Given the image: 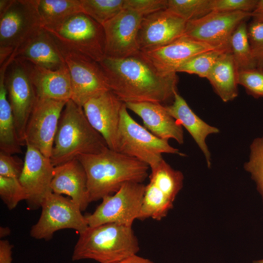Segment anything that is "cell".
Returning <instances> with one entry per match:
<instances>
[{
    "label": "cell",
    "mask_w": 263,
    "mask_h": 263,
    "mask_svg": "<svg viewBox=\"0 0 263 263\" xmlns=\"http://www.w3.org/2000/svg\"><path fill=\"white\" fill-rule=\"evenodd\" d=\"M237 82L247 92L255 98L263 97V68L239 70Z\"/></svg>",
    "instance_id": "cell-35"
},
{
    "label": "cell",
    "mask_w": 263,
    "mask_h": 263,
    "mask_svg": "<svg viewBox=\"0 0 263 263\" xmlns=\"http://www.w3.org/2000/svg\"><path fill=\"white\" fill-rule=\"evenodd\" d=\"M38 0H10L0 11V64L42 28Z\"/></svg>",
    "instance_id": "cell-6"
},
{
    "label": "cell",
    "mask_w": 263,
    "mask_h": 263,
    "mask_svg": "<svg viewBox=\"0 0 263 263\" xmlns=\"http://www.w3.org/2000/svg\"><path fill=\"white\" fill-rule=\"evenodd\" d=\"M72 86L71 99L80 107L90 99L110 91L99 64L74 55L63 56Z\"/></svg>",
    "instance_id": "cell-15"
},
{
    "label": "cell",
    "mask_w": 263,
    "mask_h": 263,
    "mask_svg": "<svg viewBox=\"0 0 263 263\" xmlns=\"http://www.w3.org/2000/svg\"><path fill=\"white\" fill-rule=\"evenodd\" d=\"M229 45L238 70L257 67V63L251 50L245 21L240 23L233 32Z\"/></svg>",
    "instance_id": "cell-29"
},
{
    "label": "cell",
    "mask_w": 263,
    "mask_h": 263,
    "mask_svg": "<svg viewBox=\"0 0 263 263\" xmlns=\"http://www.w3.org/2000/svg\"><path fill=\"white\" fill-rule=\"evenodd\" d=\"M108 148L104 138L89 122L83 108L69 100L62 111L55 137L50 157L54 166Z\"/></svg>",
    "instance_id": "cell-3"
},
{
    "label": "cell",
    "mask_w": 263,
    "mask_h": 263,
    "mask_svg": "<svg viewBox=\"0 0 263 263\" xmlns=\"http://www.w3.org/2000/svg\"><path fill=\"white\" fill-rule=\"evenodd\" d=\"M23 166L19 157L0 151V176L19 179Z\"/></svg>",
    "instance_id": "cell-39"
},
{
    "label": "cell",
    "mask_w": 263,
    "mask_h": 263,
    "mask_svg": "<svg viewBox=\"0 0 263 263\" xmlns=\"http://www.w3.org/2000/svg\"><path fill=\"white\" fill-rule=\"evenodd\" d=\"M230 49L218 48L199 54L181 65L177 72L195 74L200 77L207 78L221 55Z\"/></svg>",
    "instance_id": "cell-32"
},
{
    "label": "cell",
    "mask_w": 263,
    "mask_h": 263,
    "mask_svg": "<svg viewBox=\"0 0 263 263\" xmlns=\"http://www.w3.org/2000/svg\"><path fill=\"white\" fill-rule=\"evenodd\" d=\"M173 98L172 104L165 106L166 109L176 121L189 132L203 152L207 166L210 168L211 154L206 139L209 134L218 133L219 130L209 125L198 116L177 91Z\"/></svg>",
    "instance_id": "cell-23"
},
{
    "label": "cell",
    "mask_w": 263,
    "mask_h": 263,
    "mask_svg": "<svg viewBox=\"0 0 263 263\" xmlns=\"http://www.w3.org/2000/svg\"><path fill=\"white\" fill-rule=\"evenodd\" d=\"M145 187L143 183L127 182L114 193L103 197L93 213L84 215L88 226L107 223L132 226L138 219Z\"/></svg>",
    "instance_id": "cell-8"
},
{
    "label": "cell",
    "mask_w": 263,
    "mask_h": 263,
    "mask_svg": "<svg viewBox=\"0 0 263 263\" xmlns=\"http://www.w3.org/2000/svg\"><path fill=\"white\" fill-rule=\"evenodd\" d=\"M20 61L27 70L38 97L62 101L71 99V78L66 64L57 70H51L28 61Z\"/></svg>",
    "instance_id": "cell-19"
},
{
    "label": "cell",
    "mask_w": 263,
    "mask_h": 263,
    "mask_svg": "<svg viewBox=\"0 0 263 263\" xmlns=\"http://www.w3.org/2000/svg\"><path fill=\"white\" fill-rule=\"evenodd\" d=\"M10 234V229L7 227L1 226L0 228V237L3 238Z\"/></svg>",
    "instance_id": "cell-43"
},
{
    "label": "cell",
    "mask_w": 263,
    "mask_h": 263,
    "mask_svg": "<svg viewBox=\"0 0 263 263\" xmlns=\"http://www.w3.org/2000/svg\"><path fill=\"white\" fill-rule=\"evenodd\" d=\"M124 103L117 138L116 151L147 164L150 168L163 158L164 153L186 156L138 124L130 115Z\"/></svg>",
    "instance_id": "cell-7"
},
{
    "label": "cell",
    "mask_w": 263,
    "mask_h": 263,
    "mask_svg": "<svg viewBox=\"0 0 263 263\" xmlns=\"http://www.w3.org/2000/svg\"><path fill=\"white\" fill-rule=\"evenodd\" d=\"M238 71L230 49L221 55L207 77L225 102L233 100L238 95Z\"/></svg>",
    "instance_id": "cell-24"
},
{
    "label": "cell",
    "mask_w": 263,
    "mask_h": 263,
    "mask_svg": "<svg viewBox=\"0 0 263 263\" xmlns=\"http://www.w3.org/2000/svg\"><path fill=\"white\" fill-rule=\"evenodd\" d=\"M124 0H80L83 12L102 26L123 10Z\"/></svg>",
    "instance_id": "cell-30"
},
{
    "label": "cell",
    "mask_w": 263,
    "mask_h": 263,
    "mask_svg": "<svg viewBox=\"0 0 263 263\" xmlns=\"http://www.w3.org/2000/svg\"><path fill=\"white\" fill-rule=\"evenodd\" d=\"M98 63L110 90L124 103H161L177 91L176 73L160 72L141 52L122 58L105 56Z\"/></svg>",
    "instance_id": "cell-1"
},
{
    "label": "cell",
    "mask_w": 263,
    "mask_h": 263,
    "mask_svg": "<svg viewBox=\"0 0 263 263\" xmlns=\"http://www.w3.org/2000/svg\"><path fill=\"white\" fill-rule=\"evenodd\" d=\"M115 263H154L150 259L138 256L137 254L130 256Z\"/></svg>",
    "instance_id": "cell-41"
},
{
    "label": "cell",
    "mask_w": 263,
    "mask_h": 263,
    "mask_svg": "<svg viewBox=\"0 0 263 263\" xmlns=\"http://www.w3.org/2000/svg\"><path fill=\"white\" fill-rule=\"evenodd\" d=\"M43 28L63 56H76L97 62L105 56L103 27L84 12L74 14L54 26Z\"/></svg>",
    "instance_id": "cell-5"
},
{
    "label": "cell",
    "mask_w": 263,
    "mask_h": 263,
    "mask_svg": "<svg viewBox=\"0 0 263 263\" xmlns=\"http://www.w3.org/2000/svg\"><path fill=\"white\" fill-rule=\"evenodd\" d=\"M9 65L6 61L0 68V150L13 155L21 152L22 145L17 134L5 84V74Z\"/></svg>",
    "instance_id": "cell-25"
},
{
    "label": "cell",
    "mask_w": 263,
    "mask_h": 263,
    "mask_svg": "<svg viewBox=\"0 0 263 263\" xmlns=\"http://www.w3.org/2000/svg\"><path fill=\"white\" fill-rule=\"evenodd\" d=\"M168 0H124L123 9L134 11L143 17L167 8Z\"/></svg>",
    "instance_id": "cell-38"
},
{
    "label": "cell",
    "mask_w": 263,
    "mask_h": 263,
    "mask_svg": "<svg viewBox=\"0 0 263 263\" xmlns=\"http://www.w3.org/2000/svg\"><path fill=\"white\" fill-rule=\"evenodd\" d=\"M173 202L149 181L145 187L138 219L143 220L151 218L160 221L165 217L172 209Z\"/></svg>",
    "instance_id": "cell-27"
},
{
    "label": "cell",
    "mask_w": 263,
    "mask_h": 263,
    "mask_svg": "<svg viewBox=\"0 0 263 263\" xmlns=\"http://www.w3.org/2000/svg\"><path fill=\"white\" fill-rule=\"evenodd\" d=\"M11 55L14 60L28 61L51 70H57L66 65L59 49L43 28Z\"/></svg>",
    "instance_id": "cell-22"
},
{
    "label": "cell",
    "mask_w": 263,
    "mask_h": 263,
    "mask_svg": "<svg viewBox=\"0 0 263 263\" xmlns=\"http://www.w3.org/2000/svg\"><path fill=\"white\" fill-rule=\"evenodd\" d=\"M247 35L257 67L263 68V22L253 20L247 27Z\"/></svg>",
    "instance_id": "cell-36"
},
{
    "label": "cell",
    "mask_w": 263,
    "mask_h": 263,
    "mask_svg": "<svg viewBox=\"0 0 263 263\" xmlns=\"http://www.w3.org/2000/svg\"><path fill=\"white\" fill-rule=\"evenodd\" d=\"M253 20L263 22V0H258L254 10L252 12Z\"/></svg>",
    "instance_id": "cell-42"
},
{
    "label": "cell",
    "mask_w": 263,
    "mask_h": 263,
    "mask_svg": "<svg viewBox=\"0 0 263 263\" xmlns=\"http://www.w3.org/2000/svg\"><path fill=\"white\" fill-rule=\"evenodd\" d=\"M123 104L112 92L108 91L90 99L82 107L91 125L102 136L108 148L115 151Z\"/></svg>",
    "instance_id": "cell-17"
},
{
    "label": "cell",
    "mask_w": 263,
    "mask_h": 263,
    "mask_svg": "<svg viewBox=\"0 0 263 263\" xmlns=\"http://www.w3.org/2000/svg\"><path fill=\"white\" fill-rule=\"evenodd\" d=\"M67 101L38 97L26 127L25 145L50 158L59 118Z\"/></svg>",
    "instance_id": "cell-10"
},
{
    "label": "cell",
    "mask_w": 263,
    "mask_h": 263,
    "mask_svg": "<svg viewBox=\"0 0 263 263\" xmlns=\"http://www.w3.org/2000/svg\"><path fill=\"white\" fill-rule=\"evenodd\" d=\"M24 166L19 180L27 194L26 200L30 209L41 207L52 192L51 183L55 167L50 158L35 147L27 144Z\"/></svg>",
    "instance_id": "cell-14"
},
{
    "label": "cell",
    "mask_w": 263,
    "mask_h": 263,
    "mask_svg": "<svg viewBox=\"0 0 263 263\" xmlns=\"http://www.w3.org/2000/svg\"><path fill=\"white\" fill-rule=\"evenodd\" d=\"M258 0H211L212 12H232L242 11L252 13Z\"/></svg>",
    "instance_id": "cell-37"
},
{
    "label": "cell",
    "mask_w": 263,
    "mask_h": 263,
    "mask_svg": "<svg viewBox=\"0 0 263 263\" xmlns=\"http://www.w3.org/2000/svg\"><path fill=\"white\" fill-rule=\"evenodd\" d=\"M253 263H263V259L259 260L254 261Z\"/></svg>",
    "instance_id": "cell-44"
},
{
    "label": "cell",
    "mask_w": 263,
    "mask_h": 263,
    "mask_svg": "<svg viewBox=\"0 0 263 263\" xmlns=\"http://www.w3.org/2000/svg\"><path fill=\"white\" fill-rule=\"evenodd\" d=\"M5 74V84L16 128L21 145H25L26 127L38 97L22 61L13 60Z\"/></svg>",
    "instance_id": "cell-11"
},
{
    "label": "cell",
    "mask_w": 263,
    "mask_h": 263,
    "mask_svg": "<svg viewBox=\"0 0 263 263\" xmlns=\"http://www.w3.org/2000/svg\"><path fill=\"white\" fill-rule=\"evenodd\" d=\"M77 158L86 173L90 203L114 193L126 183H142L148 176L147 164L109 148Z\"/></svg>",
    "instance_id": "cell-2"
},
{
    "label": "cell",
    "mask_w": 263,
    "mask_h": 263,
    "mask_svg": "<svg viewBox=\"0 0 263 263\" xmlns=\"http://www.w3.org/2000/svg\"><path fill=\"white\" fill-rule=\"evenodd\" d=\"M211 0H168L167 9L187 22L212 12Z\"/></svg>",
    "instance_id": "cell-31"
},
{
    "label": "cell",
    "mask_w": 263,
    "mask_h": 263,
    "mask_svg": "<svg viewBox=\"0 0 263 263\" xmlns=\"http://www.w3.org/2000/svg\"><path fill=\"white\" fill-rule=\"evenodd\" d=\"M215 49L218 48L184 35L166 46L141 52L158 70L168 74L176 73L181 65L195 56Z\"/></svg>",
    "instance_id": "cell-18"
},
{
    "label": "cell",
    "mask_w": 263,
    "mask_h": 263,
    "mask_svg": "<svg viewBox=\"0 0 263 263\" xmlns=\"http://www.w3.org/2000/svg\"><path fill=\"white\" fill-rule=\"evenodd\" d=\"M250 150L249 160L244 163V169L256 183L263 203V135L253 140Z\"/></svg>",
    "instance_id": "cell-33"
},
{
    "label": "cell",
    "mask_w": 263,
    "mask_h": 263,
    "mask_svg": "<svg viewBox=\"0 0 263 263\" xmlns=\"http://www.w3.org/2000/svg\"><path fill=\"white\" fill-rule=\"evenodd\" d=\"M12 247L7 240L0 241V263H12Z\"/></svg>",
    "instance_id": "cell-40"
},
{
    "label": "cell",
    "mask_w": 263,
    "mask_h": 263,
    "mask_svg": "<svg viewBox=\"0 0 263 263\" xmlns=\"http://www.w3.org/2000/svg\"><path fill=\"white\" fill-rule=\"evenodd\" d=\"M150 169V182L174 202L183 187V173L172 168L164 159Z\"/></svg>",
    "instance_id": "cell-28"
},
{
    "label": "cell",
    "mask_w": 263,
    "mask_h": 263,
    "mask_svg": "<svg viewBox=\"0 0 263 263\" xmlns=\"http://www.w3.org/2000/svg\"><path fill=\"white\" fill-rule=\"evenodd\" d=\"M40 207V216L30 231L33 238L49 240L58 230L72 229L79 234L88 227L80 207L71 198L52 192Z\"/></svg>",
    "instance_id": "cell-9"
},
{
    "label": "cell",
    "mask_w": 263,
    "mask_h": 263,
    "mask_svg": "<svg viewBox=\"0 0 263 263\" xmlns=\"http://www.w3.org/2000/svg\"><path fill=\"white\" fill-rule=\"evenodd\" d=\"M143 16L128 9H123L103 25L105 56L122 58L140 52L138 34Z\"/></svg>",
    "instance_id": "cell-13"
},
{
    "label": "cell",
    "mask_w": 263,
    "mask_h": 263,
    "mask_svg": "<svg viewBox=\"0 0 263 263\" xmlns=\"http://www.w3.org/2000/svg\"><path fill=\"white\" fill-rule=\"evenodd\" d=\"M128 109L142 120L144 127L157 137L165 140L175 139L184 143L182 127L160 103L140 102L125 103Z\"/></svg>",
    "instance_id": "cell-20"
},
{
    "label": "cell",
    "mask_w": 263,
    "mask_h": 263,
    "mask_svg": "<svg viewBox=\"0 0 263 263\" xmlns=\"http://www.w3.org/2000/svg\"><path fill=\"white\" fill-rule=\"evenodd\" d=\"M0 198L9 210L15 208L27 194L19 179L0 176Z\"/></svg>",
    "instance_id": "cell-34"
},
{
    "label": "cell",
    "mask_w": 263,
    "mask_h": 263,
    "mask_svg": "<svg viewBox=\"0 0 263 263\" xmlns=\"http://www.w3.org/2000/svg\"><path fill=\"white\" fill-rule=\"evenodd\" d=\"M137 238L132 226L107 223L88 228L79 233L72 259H91L99 263H115L137 254Z\"/></svg>",
    "instance_id": "cell-4"
},
{
    "label": "cell",
    "mask_w": 263,
    "mask_h": 263,
    "mask_svg": "<svg viewBox=\"0 0 263 263\" xmlns=\"http://www.w3.org/2000/svg\"><path fill=\"white\" fill-rule=\"evenodd\" d=\"M252 17V13L211 12L187 22L185 36L218 48H230L231 36L238 26Z\"/></svg>",
    "instance_id": "cell-12"
},
{
    "label": "cell",
    "mask_w": 263,
    "mask_h": 263,
    "mask_svg": "<svg viewBox=\"0 0 263 263\" xmlns=\"http://www.w3.org/2000/svg\"><path fill=\"white\" fill-rule=\"evenodd\" d=\"M51 188L54 193L70 197L81 211L90 203L86 173L77 158L55 167Z\"/></svg>",
    "instance_id": "cell-21"
},
{
    "label": "cell",
    "mask_w": 263,
    "mask_h": 263,
    "mask_svg": "<svg viewBox=\"0 0 263 263\" xmlns=\"http://www.w3.org/2000/svg\"><path fill=\"white\" fill-rule=\"evenodd\" d=\"M42 28L54 26L71 16L83 12L80 0H38Z\"/></svg>",
    "instance_id": "cell-26"
},
{
    "label": "cell",
    "mask_w": 263,
    "mask_h": 263,
    "mask_svg": "<svg viewBox=\"0 0 263 263\" xmlns=\"http://www.w3.org/2000/svg\"><path fill=\"white\" fill-rule=\"evenodd\" d=\"M187 22L167 9L143 17L138 34L140 52L169 44L184 36Z\"/></svg>",
    "instance_id": "cell-16"
}]
</instances>
